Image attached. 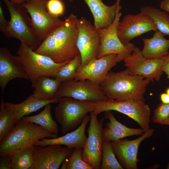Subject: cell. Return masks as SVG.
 <instances>
[{
	"label": "cell",
	"mask_w": 169,
	"mask_h": 169,
	"mask_svg": "<svg viewBox=\"0 0 169 169\" xmlns=\"http://www.w3.org/2000/svg\"><path fill=\"white\" fill-rule=\"evenodd\" d=\"M78 19L76 15L70 13L34 51L50 58L57 63L71 60L79 54L77 45Z\"/></svg>",
	"instance_id": "1"
},
{
	"label": "cell",
	"mask_w": 169,
	"mask_h": 169,
	"mask_svg": "<svg viewBox=\"0 0 169 169\" xmlns=\"http://www.w3.org/2000/svg\"><path fill=\"white\" fill-rule=\"evenodd\" d=\"M150 81L142 76L131 75L125 69L109 72L100 86L109 99L145 101L144 95Z\"/></svg>",
	"instance_id": "2"
},
{
	"label": "cell",
	"mask_w": 169,
	"mask_h": 169,
	"mask_svg": "<svg viewBox=\"0 0 169 169\" xmlns=\"http://www.w3.org/2000/svg\"><path fill=\"white\" fill-rule=\"evenodd\" d=\"M57 137V135L39 125L22 118L16 123L11 131L0 141V156H10L34 146L38 141L43 138Z\"/></svg>",
	"instance_id": "3"
},
{
	"label": "cell",
	"mask_w": 169,
	"mask_h": 169,
	"mask_svg": "<svg viewBox=\"0 0 169 169\" xmlns=\"http://www.w3.org/2000/svg\"><path fill=\"white\" fill-rule=\"evenodd\" d=\"M10 15L8 25L3 32L7 37L16 38L34 51L41 42L33 33L31 18L22 4L3 0Z\"/></svg>",
	"instance_id": "4"
},
{
	"label": "cell",
	"mask_w": 169,
	"mask_h": 169,
	"mask_svg": "<svg viewBox=\"0 0 169 169\" xmlns=\"http://www.w3.org/2000/svg\"><path fill=\"white\" fill-rule=\"evenodd\" d=\"M54 108L55 118L64 135L73 131L82 122L89 113L93 111L95 102L83 101L68 97L59 99Z\"/></svg>",
	"instance_id": "5"
},
{
	"label": "cell",
	"mask_w": 169,
	"mask_h": 169,
	"mask_svg": "<svg viewBox=\"0 0 169 169\" xmlns=\"http://www.w3.org/2000/svg\"><path fill=\"white\" fill-rule=\"evenodd\" d=\"M17 54V57L24 66L32 85L42 76L54 78L59 71L69 62L56 63L50 58L36 53L21 42Z\"/></svg>",
	"instance_id": "6"
},
{
	"label": "cell",
	"mask_w": 169,
	"mask_h": 169,
	"mask_svg": "<svg viewBox=\"0 0 169 169\" xmlns=\"http://www.w3.org/2000/svg\"><path fill=\"white\" fill-rule=\"evenodd\" d=\"M95 103L93 111L97 115L103 112L115 110L132 119L145 131L150 128L151 109L144 101L133 99H109Z\"/></svg>",
	"instance_id": "7"
},
{
	"label": "cell",
	"mask_w": 169,
	"mask_h": 169,
	"mask_svg": "<svg viewBox=\"0 0 169 169\" xmlns=\"http://www.w3.org/2000/svg\"><path fill=\"white\" fill-rule=\"evenodd\" d=\"M47 1L29 0L22 4L31 18L34 35L41 42L63 21L48 12Z\"/></svg>",
	"instance_id": "8"
},
{
	"label": "cell",
	"mask_w": 169,
	"mask_h": 169,
	"mask_svg": "<svg viewBox=\"0 0 169 169\" xmlns=\"http://www.w3.org/2000/svg\"><path fill=\"white\" fill-rule=\"evenodd\" d=\"M122 6L120 4L116 11L115 19L109 26L97 29L100 33L101 45L97 57L99 58L110 54L117 55L118 63L124 60L132 53L135 45L130 43L124 45L120 41L117 34V27L122 15L120 10Z\"/></svg>",
	"instance_id": "9"
},
{
	"label": "cell",
	"mask_w": 169,
	"mask_h": 169,
	"mask_svg": "<svg viewBox=\"0 0 169 169\" xmlns=\"http://www.w3.org/2000/svg\"><path fill=\"white\" fill-rule=\"evenodd\" d=\"M167 55L160 58L148 59L143 56L139 48L135 47L131 55L124 61L125 69L131 75L142 76L153 82L154 80L158 81L164 72Z\"/></svg>",
	"instance_id": "10"
},
{
	"label": "cell",
	"mask_w": 169,
	"mask_h": 169,
	"mask_svg": "<svg viewBox=\"0 0 169 169\" xmlns=\"http://www.w3.org/2000/svg\"><path fill=\"white\" fill-rule=\"evenodd\" d=\"M78 27L77 45L83 66L97 58L101 40L98 29L84 17L78 18Z\"/></svg>",
	"instance_id": "11"
},
{
	"label": "cell",
	"mask_w": 169,
	"mask_h": 169,
	"mask_svg": "<svg viewBox=\"0 0 169 169\" xmlns=\"http://www.w3.org/2000/svg\"><path fill=\"white\" fill-rule=\"evenodd\" d=\"M90 113L88 136L83 148L82 156L84 161L93 169H100L102 154L103 123L105 118L99 120L93 111Z\"/></svg>",
	"instance_id": "12"
},
{
	"label": "cell",
	"mask_w": 169,
	"mask_h": 169,
	"mask_svg": "<svg viewBox=\"0 0 169 169\" xmlns=\"http://www.w3.org/2000/svg\"><path fill=\"white\" fill-rule=\"evenodd\" d=\"M68 97L83 101L96 102L109 99L104 94L100 85L88 80H68L61 83L56 98Z\"/></svg>",
	"instance_id": "13"
},
{
	"label": "cell",
	"mask_w": 169,
	"mask_h": 169,
	"mask_svg": "<svg viewBox=\"0 0 169 169\" xmlns=\"http://www.w3.org/2000/svg\"><path fill=\"white\" fill-rule=\"evenodd\" d=\"M151 31L158 30L152 19L141 12L126 14L119 21L117 27L118 36L124 45L128 44L134 38Z\"/></svg>",
	"instance_id": "14"
},
{
	"label": "cell",
	"mask_w": 169,
	"mask_h": 169,
	"mask_svg": "<svg viewBox=\"0 0 169 169\" xmlns=\"http://www.w3.org/2000/svg\"><path fill=\"white\" fill-rule=\"evenodd\" d=\"M154 130L150 128L136 139H121L111 141V146L118 161L126 169H137L139 160L137 154L139 146L145 139L151 136Z\"/></svg>",
	"instance_id": "15"
},
{
	"label": "cell",
	"mask_w": 169,
	"mask_h": 169,
	"mask_svg": "<svg viewBox=\"0 0 169 169\" xmlns=\"http://www.w3.org/2000/svg\"><path fill=\"white\" fill-rule=\"evenodd\" d=\"M74 149L61 145L34 146L33 169H57Z\"/></svg>",
	"instance_id": "16"
},
{
	"label": "cell",
	"mask_w": 169,
	"mask_h": 169,
	"mask_svg": "<svg viewBox=\"0 0 169 169\" xmlns=\"http://www.w3.org/2000/svg\"><path fill=\"white\" fill-rule=\"evenodd\" d=\"M117 63V55L116 54H108L94 59L84 66L81 65L76 72L74 79L88 80L100 85L110 69Z\"/></svg>",
	"instance_id": "17"
},
{
	"label": "cell",
	"mask_w": 169,
	"mask_h": 169,
	"mask_svg": "<svg viewBox=\"0 0 169 169\" xmlns=\"http://www.w3.org/2000/svg\"><path fill=\"white\" fill-rule=\"evenodd\" d=\"M16 78L29 79L22 64L17 56H13L6 48H0V86L3 95L7 84Z\"/></svg>",
	"instance_id": "18"
},
{
	"label": "cell",
	"mask_w": 169,
	"mask_h": 169,
	"mask_svg": "<svg viewBox=\"0 0 169 169\" xmlns=\"http://www.w3.org/2000/svg\"><path fill=\"white\" fill-rule=\"evenodd\" d=\"M90 119V115H87L79 126L71 132L58 137L43 138L38 141L34 146L58 145L73 149L83 148L87 137L85 133V129Z\"/></svg>",
	"instance_id": "19"
},
{
	"label": "cell",
	"mask_w": 169,
	"mask_h": 169,
	"mask_svg": "<svg viewBox=\"0 0 169 169\" xmlns=\"http://www.w3.org/2000/svg\"><path fill=\"white\" fill-rule=\"evenodd\" d=\"M92 13L94 26L97 29L107 28L113 22L116 11L121 0H116L112 5L108 6L102 0H83Z\"/></svg>",
	"instance_id": "20"
},
{
	"label": "cell",
	"mask_w": 169,
	"mask_h": 169,
	"mask_svg": "<svg viewBox=\"0 0 169 169\" xmlns=\"http://www.w3.org/2000/svg\"><path fill=\"white\" fill-rule=\"evenodd\" d=\"M109 121L102 130L103 141H117L125 137L141 135L145 132L142 128H132L127 127L118 121L110 111L105 112L104 117Z\"/></svg>",
	"instance_id": "21"
},
{
	"label": "cell",
	"mask_w": 169,
	"mask_h": 169,
	"mask_svg": "<svg viewBox=\"0 0 169 169\" xmlns=\"http://www.w3.org/2000/svg\"><path fill=\"white\" fill-rule=\"evenodd\" d=\"M158 31L155 32L152 37L142 38L143 48L141 53L145 58L155 59L163 58L169 53V39Z\"/></svg>",
	"instance_id": "22"
},
{
	"label": "cell",
	"mask_w": 169,
	"mask_h": 169,
	"mask_svg": "<svg viewBox=\"0 0 169 169\" xmlns=\"http://www.w3.org/2000/svg\"><path fill=\"white\" fill-rule=\"evenodd\" d=\"M59 99L44 100L38 99L31 95L23 102L18 104L7 102L8 105L15 112L17 122L25 115L38 111L49 104L56 103Z\"/></svg>",
	"instance_id": "23"
},
{
	"label": "cell",
	"mask_w": 169,
	"mask_h": 169,
	"mask_svg": "<svg viewBox=\"0 0 169 169\" xmlns=\"http://www.w3.org/2000/svg\"><path fill=\"white\" fill-rule=\"evenodd\" d=\"M52 78L43 76L38 78L32 85L34 88L33 95L42 100H48L56 98L61 83L54 78Z\"/></svg>",
	"instance_id": "24"
},
{
	"label": "cell",
	"mask_w": 169,
	"mask_h": 169,
	"mask_svg": "<svg viewBox=\"0 0 169 169\" xmlns=\"http://www.w3.org/2000/svg\"><path fill=\"white\" fill-rule=\"evenodd\" d=\"M51 104L46 105L39 114L34 115L27 116L22 119L37 124L49 131L57 135L59 131L58 125L52 117Z\"/></svg>",
	"instance_id": "25"
},
{
	"label": "cell",
	"mask_w": 169,
	"mask_h": 169,
	"mask_svg": "<svg viewBox=\"0 0 169 169\" xmlns=\"http://www.w3.org/2000/svg\"><path fill=\"white\" fill-rule=\"evenodd\" d=\"M2 98L0 106V141L13 130L17 122L14 111Z\"/></svg>",
	"instance_id": "26"
},
{
	"label": "cell",
	"mask_w": 169,
	"mask_h": 169,
	"mask_svg": "<svg viewBox=\"0 0 169 169\" xmlns=\"http://www.w3.org/2000/svg\"><path fill=\"white\" fill-rule=\"evenodd\" d=\"M140 11L152 19L158 31L169 35V15L166 12L150 6L143 7Z\"/></svg>",
	"instance_id": "27"
},
{
	"label": "cell",
	"mask_w": 169,
	"mask_h": 169,
	"mask_svg": "<svg viewBox=\"0 0 169 169\" xmlns=\"http://www.w3.org/2000/svg\"><path fill=\"white\" fill-rule=\"evenodd\" d=\"M33 146L26 148L9 156L13 169H33Z\"/></svg>",
	"instance_id": "28"
},
{
	"label": "cell",
	"mask_w": 169,
	"mask_h": 169,
	"mask_svg": "<svg viewBox=\"0 0 169 169\" xmlns=\"http://www.w3.org/2000/svg\"><path fill=\"white\" fill-rule=\"evenodd\" d=\"M83 148L74 149L69 156L62 163L61 169H93L88 163L84 160L82 156Z\"/></svg>",
	"instance_id": "29"
},
{
	"label": "cell",
	"mask_w": 169,
	"mask_h": 169,
	"mask_svg": "<svg viewBox=\"0 0 169 169\" xmlns=\"http://www.w3.org/2000/svg\"><path fill=\"white\" fill-rule=\"evenodd\" d=\"M101 169H123L112 149L111 141H103Z\"/></svg>",
	"instance_id": "30"
},
{
	"label": "cell",
	"mask_w": 169,
	"mask_h": 169,
	"mask_svg": "<svg viewBox=\"0 0 169 169\" xmlns=\"http://www.w3.org/2000/svg\"><path fill=\"white\" fill-rule=\"evenodd\" d=\"M81 58L79 54L64 65L57 72L54 78L61 83L74 79L76 72L81 65Z\"/></svg>",
	"instance_id": "31"
},
{
	"label": "cell",
	"mask_w": 169,
	"mask_h": 169,
	"mask_svg": "<svg viewBox=\"0 0 169 169\" xmlns=\"http://www.w3.org/2000/svg\"><path fill=\"white\" fill-rule=\"evenodd\" d=\"M169 118V104L160 103L154 110L152 120L154 123L167 125Z\"/></svg>",
	"instance_id": "32"
},
{
	"label": "cell",
	"mask_w": 169,
	"mask_h": 169,
	"mask_svg": "<svg viewBox=\"0 0 169 169\" xmlns=\"http://www.w3.org/2000/svg\"><path fill=\"white\" fill-rule=\"evenodd\" d=\"M47 7L50 14L58 17L63 15L64 11V4L61 0H48Z\"/></svg>",
	"instance_id": "33"
},
{
	"label": "cell",
	"mask_w": 169,
	"mask_h": 169,
	"mask_svg": "<svg viewBox=\"0 0 169 169\" xmlns=\"http://www.w3.org/2000/svg\"><path fill=\"white\" fill-rule=\"evenodd\" d=\"M0 169H13L9 156H0Z\"/></svg>",
	"instance_id": "34"
},
{
	"label": "cell",
	"mask_w": 169,
	"mask_h": 169,
	"mask_svg": "<svg viewBox=\"0 0 169 169\" xmlns=\"http://www.w3.org/2000/svg\"><path fill=\"white\" fill-rule=\"evenodd\" d=\"M8 21L6 19L1 4L0 5V30L3 32L7 27Z\"/></svg>",
	"instance_id": "35"
},
{
	"label": "cell",
	"mask_w": 169,
	"mask_h": 169,
	"mask_svg": "<svg viewBox=\"0 0 169 169\" xmlns=\"http://www.w3.org/2000/svg\"><path fill=\"white\" fill-rule=\"evenodd\" d=\"M160 8L161 9L169 12V0H163L161 2Z\"/></svg>",
	"instance_id": "36"
},
{
	"label": "cell",
	"mask_w": 169,
	"mask_h": 169,
	"mask_svg": "<svg viewBox=\"0 0 169 169\" xmlns=\"http://www.w3.org/2000/svg\"><path fill=\"white\" fill-rule=\"evenodd\" d=\"M163 70L167 75V77L169 79V53L167 55Z\"/></svg>",
	"instance_id": "37"
},
{
	"label": "cell",
	"mask_w": 169,
	"mask_h": 169,
	"mask_svg": "<svg viewBox=\"0 0 169 169\" xmlns=\"http://www.w3.org/2000/svg\"><path fill=\"white\" fill-rule=\"evenodd\" d=\"M161 102L165 104H169V95L166 93H163L160 95Z\"/></svg>",
	"instance_id": "38"
},
{
	"label": "cell",
	"mask_w": 169,
	"mask_h": 169,
	"mask_svg": "<svg viewBox=\"0 0 169 169\" xmlns=\"http://www.w3.org/2000/svg\"><path fill=\"white\" fill-rule=\"evenodd\" d=\"M11 2L17 3L22 4L29 0H10Z\"/></svg>",
	"instance_id": "39"
},
{
	"label": "cell",
	"mask_w": 169,
	"mask_h": 169,
	"mask_svg": "<svg viewBox=\"0 0 169 169\" xmlns=\"http://www.w3.org/2000/svg\"><path fill=\"white\" fill-rule=\"evenodd\" d=\"M166 93L169 95V88L167 89L166 90Z\"/></svg>",
	"instance_id": "40"
},
{
	"label": "cell",
	"mask_w": 169,
	"mask_h": 169,
	"mask_svg": "<svg viewBox=\"0 0 169 169\" xmlns=\"http://www.w3.org/2000/svg\"><path fill=\"white\" fill-rule=\"evenodd\" d=\"M68 0V1L70 2H72L74 1V0Z\"/></svg>",
	"instance_id": "41"
},
{
	"label": "cell",
	"mask_w": 169,
	"mask_h": 169,
	"mask_svg": "<svg viewBox=\"0 0 169 169\" xmlns=\"http://www.w3.org/2000/svg\"><path fill=\"white\" fill-rule=\"evenodd\" d=\"M167 125H169V118L168 120V123H167Z\"/></svg>",
	"instance_id": "42"
}]
</instances>
